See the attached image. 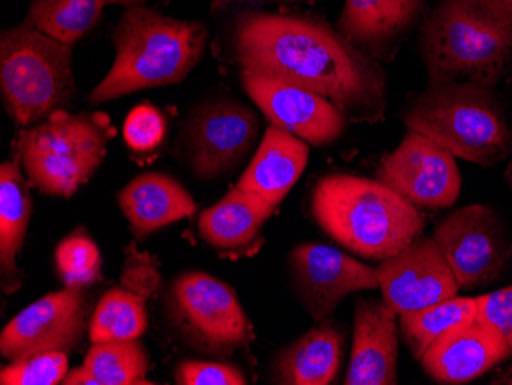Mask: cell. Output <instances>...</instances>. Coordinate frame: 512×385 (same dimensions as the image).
<instances>
[{
    "mask_svg": "<svg viewBox=\"0 0 512 385\" xmlns=\"http://www.w3.org/2000/svg\"><path fill=\"white\" fill-rule=\"evenodd\" d=\"M175 381L180 385H244L246 378L237 367L223 362L184 361Z\"/></svg>",
    "mask_w": 512,
    "mask_h": 385,
    "instance_id": "4dcf8cb0",
    "label": "cell"
},
{
    "mask_svg": "<svg viewBox=\"0 0 512 385\" xmlns=\"http://www.w3.org/2000/svg\"><path fill=\"white\" fill-rule=\"evenodd\" d=\"M376 180L416 208H450L462 189L456 157L416 131L382 158Z\"/></svg>",
    "mask_w": 512,
    "mask_h": 385,
    "instance_id": "8fae6325",
    "label": "cell"
},
{
    "mask_svg": "<svg viewBox=\"0 0 512 385\" xmlns=\"http://www.w3.org/2000/svg\"><path fill=\"white\" fill-rule=\"evenodd\" d=\"M68 375L65 352H45L11 361L0 372L2 385H56Z\"/></svg>",
    "mask_w": 512,
    "mask_h": 385,
    "instance_id": "f1b7e54d",
    "label": "cell"
},
{
    "mask_svg": "<svg viewBox=\"0 0 512 385\" xmlns=\"http://www.w3.org/2000/svg\"><path fill=\"white\" fill-rule=\"evenodd\" d=\"M477 315L476 298L453 297L431 304L424 309L399 315V327L408 349L417 361L436 343L440 336Z\"/></svg>",
    "mask_w": 512,
    "mask_h": 385,
    "instance_id": "d4e9b609",
    "label": "cell"
},
{
    "mask_svg": "<svg viewBox=\"0 0 512 385\" xmlns=\"http://www.w3.org/2000/svg\"><path fill=\"white\" fill-rule=\"evenodd\" d=\"M405 125L457 158L480 166L503 162L511 132L493 89L479 83L428 85L405 109Z\"/></svg>",
    "mask_w": 512,
    "mask_h": 385,
    "instance_id": "5b68a950",
    "label": "cell"
},
{
    "mask_svg": "<svg viewBox=\"0 0 512 385\" xmlns=\"http://www.w3.org/2000/svg\"><path fill=\"white\" fill-rule=\"evenodd\" d=\"M207 39L200 20L174 19L145 5L126 8L112 33L114 65L92 89L89 103L180 83L203 59Z\"/></svg>",
    "mask_w": 512,
    "mask_h": 385,
    "instance_id": "3957f363",
    "label": "cell"
},
{
    "mask_svg": "<svg viewBox=\"0 0 512 385\" xmlns=\"http://www.w3.org/2000/svg\"><path fill=\"white\" fill-rule=\"evenodd\" d=\"M318 2H322V0H212L211 10L218 13V11L238 7H260V5L269 4H318Z\"/></svg>",
    "mask_w": 512,
    "mask_h": 385,
    "instance_id": "d6a6232c",
    "label": "cell"
},
{
    "mask_svg": "<svg viewBox=\"0 0 512 385\" xmlns=\"http://www.w3.org/2000/svg\"><path fill=\"white\" fill-rule=\"evenodd\" d=\"M477 316L497 330L512 355V286L476 297Z\"/></svg>",
    "mask_w": 512,
    "mask_h": 385,
    "instance_id": "1f68e13d",
    "label": "cell"
},
{
    "mask_svg": "<svg viewBox=\"0 0 512 385\" xmlns=\"http://www.w3.org/2000/svg\"><path fill=\"white\" fill-rule=\"evenodd\" d=\"M232 48L241 70L309 89L355 122L384 119L382 66L318 17L243 11Z\"/></svg>",
    "mask_w": 512,
    "mask_h": 385,
    "instance_id": "6da1fadb",
    "label": "cell"
},
{
    "mask_svg": "<svg viewBox=\"0 0 512 385\" xmlns=\"http://www.w3.org/2000/svg\"><path fill=\"white\" fill-rule=\"evenodd\" d=\"M312 212L325 234L348 251L385 261L421 237L424 217L379 180L330 174L316 183Z\"/></svg>",
    "mask_w": 512,
    "mask_h": 385,
    "instance_id": "277c9868",
    "label": "cell"
},
{
    "mask_svg": "<svg viewBox=\"0 0 512 385\" xmlns=\"http://www.w3.org/2000/svg\"><path fill=\"white\" fill-rule=\"evenodd\" d=\"M20 166L19 155L13 162L0 166V270L5 292L19 289L16 257L22 249L33 212L30 189Z\"/></svg>",
    "mask_w": 512,
    "mask_h": 385,
    "instance_id": "603a6c76",
    "label": "cell"
},
{
    "mask_svg": "<svg viewBox=\"0 0 512 385\" xmlns=\"http://www.w3.org/2000/svg\"><path fill=\"white\" fill-rule=\"evenodd\" d=\"M56 264L66 287L83 289L102 275L99 247L86 235H69L56 249Z\"/></svg>",
    "mask_w": 512,
    "mask_h": 385,
    "instance_id": "83f0119b",
    "label": "cell"
},
{
    "mask_svg": "<svg viewBox=\"0 0 512 385\" xmlns=\"http://www.w3.org/2000/svg\"><path fill=\"white\" fill-rule=\"evenodd\" d=\"M290 267L302 304L315 321H324L350 293L379 287L378 267H370L325 244H299Z\"/></svg>",
    "mask_w": 512,
    "mask_h": 385,
    "instance_id": "5bb4252c",
    "label": "cell"
},
{
    "mask_svg": "<svg viewBox=\"0 0 512 385\" xmlns=\"http://www.w3.org/2000/svg\"><path fill=\"white\" fill-rule=\"evenodd\" d=\"M106 0H31L27 20L37 30L74 45L96 27Z\"/></svg>",
    "mask_w": 512,
    "mask_h": 385,
    "instance_id": "4316f807",
    "label": "cell"
},
{
    "mask_svg": "<svg viewBox=\"0 0 512 385\" xmlns=\"http://www.w3.org/2000/svg\"><path fill=\"white\" fill-rule=\"evenodd\" d=\"M424 0H345L338 30L359 48L381 53L424 14Z\"/></svg>",
    "mask_w": 512,
    "mask_h": 385,
    "instance_id": "44dd1931",
    "label": "cell"
},
{
    "mask_svg": "<svg viewBox=\"0 0 512 385\" xmlns=\"http://www.w3.org/2000/svg\"><path fill=\"white\" fill-rule=\"evenodd\" d=\"M379 289L393 312H413L456 297L459 283L433 237H417L378 266Z\"/></svg>",
    "mask_w": 512,
    "mask_h": 385,
    "instance_id": "9a60e30c",
    "label": "cell"
},
{
    "mask_svg": "<svg viewBox=\"0 0 512 385\" xmlns=\"http://www.w3.org/2000/svg\"><path fill=\"white\" fill-rule=\"evenodd\" d=\"M146 0H106L108 5H119V7L131 8L145 5Z\"/></svg>",
    "mask_w": 512,
    "mask_h": 385,
    "instance_id": "e575fe53",
    "label": "cell"
},
{
    "mask_svg": "<svg viewBox=\"0 0 512 385\" xmlns=\"http://www.w3.org/2000/svg\"><path fill=\"white\" fill-rule=\"evenodd\" d=\"M511 356L503 336L476 315L440 336L419 362L440 384H465Z\"/></svg>",
    "mask_w": 512,
    "mask_h": 385,
    "instance_id": "2e32d148",
    "label": "cell"
},
{
    "mask_svg": "<svg viewBox=\"0 0 512 385\" xmlns=\"http://www.w3.org/2000/svg\"><path fill=\"white\" fill-rule=\"evenodd\" d=\"M168 309L184 341L206 355H232L255 336L234 289L211 275L188 272L175 278Z\"/></svg>",
    "mask_w": 512,
    "mask_h": 385,
    "instance_id": "ba28073f",
    "label": "cell"
},
{
    "mask_svg": "<svg viewBox=\"0 0 512 385\" xmlns=\"http://www.w3.org/2000/svg\"><path fill=\"white\" fill-rule=\"evenodd\" d=\"M428 85L493 88L512 60V5L506 0H440L422 28Z\"/></svg>",
    "mask_w": 512,
    "mask_h": 385,
    "instance_id": "7a4b0ae2",
    "label": "cell"
},
{
    "mask_svg": "<svg viewBox=\"0 0 512 385\" xmlns=\"http://www.w3.org/2000/svg\"><path fill=\"white\" fill-rule=\"evenodd\" d=\"M241 85L270 125L313 146H325L344 134L348 117L319 94L281 80L241 70Z\"/></svg>",
    "mask_w": 512,
    "mask_h": 385,
    "instance_id": "4fadbf2b",
    "label": "cell"
},
{
    "mask_svg": "<svg viewBox=\"0 0 512 385\" xmlns=\"http://www.w3.org/2000/svg\"><path fill=\"white\" fill-rule=\"evenodd\" d=\"M114 134L111 119L103 112L69 114L59 109L19 132L17 155L37 191L69 198L96 174Z\"/></svg>",
    "mask_w": 512,
    "mask_h": 385,
    "instance_id": "52a82bcc",
    "label": "cell"
},
{
    "mask_svg": "<svg viewBox=\"0 0 512 385\" xmlns=\"http://www.w3.org/2000/svg\"><path fill=\"white\" fill-rule=\"evenodd\" d=\"M309 143L270 125L237 186L278 208L309 162Z\"/></svg>",
    "mask_w": 512,
    "mask_h": 385,
    "instance_id": "ac0fdd59",
    "label": "cell"
},
{
    "mask_svg": "<svg viewBox=\"0 0 512 385\" xmlns=\"http://www.w3.org/2000/svg\"><path fill=\"white\" fill-rule=\"evenodd\" d=\"M149 356L135 341L97 343L91 347L85 364L63 379L66 385H135L151 384L146 379Z\"/></svg>",
    "mask_w": 512,
    "mask_h": 385,
    "instance_id": "cb8c5ba5",
    "label": "cell"
},
{
    "mask_svg": "<svg viewBox=\"0 0 512 385\" xmlns=\"http://www.w3.org/2000/svg\"><path fill=\"white\" fill-rule=\"evenodd\" d=\"M119 205L138 240L181 218L191 217V194L175 178L161 172L138 175L119 192Z\"/></svg>",
    "mask_w": 512,
    "mask_h": 385,
    "instance_id": "d6986e66",
    "label": "cell"
},
{
    "mask_svg": "<svg viewBox=\"0 0 512 385\" xmlns=\"http://www.w3.org/2000/svg\"><path fill=\"white\" fill-rule=\"evenodd\" d=\"M506 2H508V4L512 5V0H506Z\"/></svg>",
    "mask_w": 512,
    "mask_h": 385,
    "instance_id": "d590c367",
    "label": "cell"
},
{
    "mask_svg": "<svg viewBox=\"0 0 512 385\" xmlns=\"http://www.w3.org/2000/svg\"><path fill=\"white\" fill-rule=\"evenodd\" d=\"M0 89L8 116L28 128L76 97L73 45L37 30L27 19L0 36Z\"/></svg>",
    "mask_w": 512,
    "mask_h": 385,
    "instance_id": "8992f818",
    "label": "cell"
},
{
    "mask_svg": "<svg viewBox=\"0 0 512 385\" xmlns=\"http://www.w3.org/2000/svg\"><path fill=\"white\" fill-rule=\"evenodd\" d=\"M433 240L460 289L496 280L511 254L503 224L488 206L471 205L451 212L434 228Z\"/></svg>",
    "mask_w": 512,
    "mask_h": 385,
    "instance_id": "9c48e42d",
    "label": "cell"
},
{
    "mask_svg": "<svg viewBox=\"0 0 512 385\" xmlns=\"http://www.w3.org/2000/svg\"><path fill=\"white\" fill-rule=\"evenodd\" d=\"M398 313L385 301H359L345 385L398 384Z\"/></svg>",
    "mask_w": 512,
    "mask_h": 385,
    "instance_id": "e0dca14e",
    "label": "cell"
},
{
    "mask_svg": "<svg viewBox=\"0 0 512 385\" xmlns=\"http://www.w3.org/2000/svg\"><path fill=\"white\" fill-rule=\"evenodd\" d=\"M275 209L263 198L235 186L220 203L200 215L198 229L201 238L221 254L243 255L256 246Z\"/></svg>",
    "mask_w": 512,
    "mask_h": 385,
    "instance_id": "ffe728a7",
    "label": "cell"
},
{
    "mask_svg": "<svg viewBox=\"0 0 512 385\" xmlns=\"http://www.w3.org/2000/svg\"><path fill=\"white\" fill-rule=\"evenodd\" d=\"M490 384L512 385V362L491 378Z\"/></svg>",
    "mask_w": 512,
    "mask_h": 385,
    "instance_id": "836d02e7",
    "label": "cell"
},
{
    "mask_svg": "<svg viewBox=\"0 0 512 385\" xmlns=\"http://www.w3.org/2000/svg\"><path fill=\"white\" fill-rule=\"evenodd\" d=\"M344 335L329 321L304 333L273 362V381L284 385H329L341 369Z\"/></svg>",
    "mask_w": 512,
    "mask_h": 385,
    "instance_id": "7402d4cb",
    "label": "cell"
},
{
    "mask_svg": "<svg viewBox=\"0 0 512 385\" xmlns=\"http://www.w3.org/2000/svg\"><path fill=\"white\" fill-rule=\"evenodd\" d=\"M166 119L160 109L152 105H138L129 112L123 135L129 148L137 152L154 151L165 140Z\"/></svg>",
    "mask_w": 512,
    "mask_h": 385,
    "instance_id": "f546056e",
    "label": "cell"
},
{
    "mask_svg": "<svg viewBox=\"0 0 512 385\" xmlns=\"http://www.w3.org/2000/svg\"><path fill=\"white\" fill-rule=\"evenodd\" d=\"M260 135V120L237 100L201 103L186 128V155L195 177L212 180L238 168Z\"/></svg>",
    "mask_w": 512,
    "mask_h": 385,
    "instance_id": "30bf717a",
    "label": "cell"
},
{
    "mask_svg": "<svg viewBox=\"0 0 512 385\" xmlns=\"http://www.w3.org/2000/svg\"><path fill=\"white\" fill-rule=\"evenodd\" d=\"M146 326V293L115 287L100 300L89 324V336L92 344L135 341Z\"/></svg>",
    "mask_w": 512,
    "mask_h": 385,
    "instance_id": "484cf974",
    "label": "cell"
},
{
    "mask_svg": "<svg viewBox=\"0 0 512 385\" xmlns=\"http://www.w3.org/2000/svg\"><path fill=\"white\" fill-rule=\"evenodd\" d=\"M88 326L82 289L66 287L22 310L0 335V353L10 361L45 352H71Z\"/></svg>",
    "mask_w": 512,
    "mask_h": 385,
    "instance_id": "7c38bea8",
    "label": "cell"
}]
</instances>
